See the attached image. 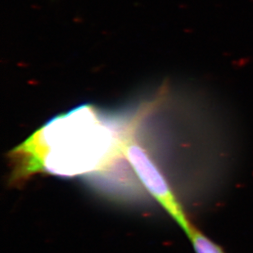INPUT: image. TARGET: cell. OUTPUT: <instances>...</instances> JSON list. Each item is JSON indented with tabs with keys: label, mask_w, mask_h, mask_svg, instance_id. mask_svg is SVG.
I'll use <instances>...</instances> for the list:
<instances>
[{
	"label": "cell",
	"mask_w": 253,
	"mask_h": 253,
	"mask_svg": "<svg viewBox=\"0 0 253 253\" xmlns=\"http://www.w3.org/2000/svg\"><path fill=\"white\" fill-rule=\"evenodd\" d=\"M196 253H224L220 247L198 232L190 230L189 233Z\"/></svg>",
	"instance_id": "7a4b0ae2"
},
{
	"label": "cell",
	"mask_w": 253,
	"mask_h": 253,
	"mask_svg": "<svg viewBox=\"0 0 253 253\" xmlns=\"http://www.w3.org/2000/svg\"><path fill=\"white\" fill-rule=\"evenodd\" d=\"M125 151L126 158L146 189L168 211L169 215L189 233L191 229L189 228L180 206L177 203L165 178L156 168L145 151L133 142L126 143Z\"/></svg>",
	"instance_id": "6da1fadb"
}]
</instances>
